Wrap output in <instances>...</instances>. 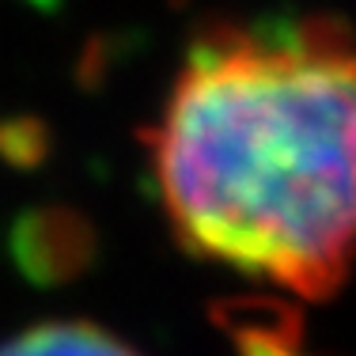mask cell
<instances>
[{
	"mask_svg": "<svg viewBox=\"0 0 356 356\" xmlns=\"http://www.w3.org/2000/svg\"><path fill=\"white\" fill-rule=\"evenodd\" d=\"M148 159L186 250L330 300L356 261V35L326 15L205 31L148 129Z\"/></svg>",
	"mask_w": 356,
	"mask_h": 356,
	"instance_id": "6da1fadb",
	"label": "cell"
},
{
	"mask_svg": "<svg viewBox=\"0 0 356 356\" xmlns=\"http://www.w3.org/2000/svg\"><path fill=\"white\" fill-rule=\"evenodd\" d=\"M0 356H140L95 322H42L0 345Z\"/></svg>",
	"mask_w": 356,
	"mask_h": 356,
	"instance_id": "7a4b0ae2",
	"label": "cell"
}]
</instances>
